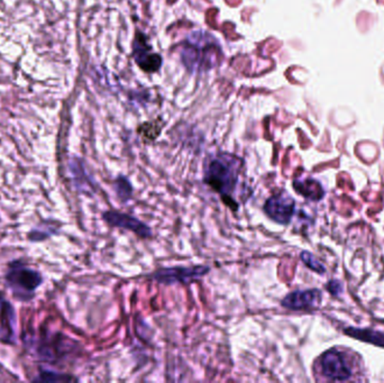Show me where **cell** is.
<instances>
[{"label":"cell","mask_w":384,"mask_h":383,"mask_svg":"<svg viewBox=\"0 0 384 383\" xmlns=\"http://www.w3.org/2000/svg\"><path fill=\"white\" fill-rule=\"evenodd\" d=\"M363 372L361 355L352 350L332 348L321 354L315 362V373L332 382L360 380Z\"/></svg>","instance_id":"obj_1"},{"label":"cell","mask_w":384,"mask_h":383,"mask_svg":"<svg viewBox=\"0 0 384 383\" xmlns=\"http://www.w3.org/2000/svg\"><path fill=\"white\" fill-rule=\"evenodd\" d=\"M243 161L236 155L220 153L205 164V181L222 198H231L236 189Z\"/></svg>","instance_id":"obj_2"},{"label":"cell","mask_w":384,"mask_h":383,"mask_svg":"<svg viewBox=\"0 0 384 383\" xmlns=\"http://www.w3.org/2000/svg\"><path fill=\"white\" fill-rule=\"evenodd\" d=\"M220 56V45L215 41L214 36L197 32L184 42L181 56L188 69L205 71L216 66Z\"/></svg>","instance_id":"obj_3"},{"label":"cell","mask_w":384,"mask_h":383,"mask_svg":"<svg viewBox=\"0 0 384 383\" xmlns=\"http://www.w3.org/2000/svg\"><path fill=\"white\" fill-rule=\"evenodd\" d=\"M5 281L16 299L28 301L33 299L36 290L43 284V276L39 271L30 269L20 261H15L8 265Z\"/></svg>","instance_id":"obj_4"},{"label":"cell","mask_w":384,"mask_h":383,"mask_svg":"<svg viewBox=\"0 0 384 383\" xmlns=\"http://www.w3.org/2000/svg\"><path fill=\"white\" fill-rule=\"evenodd\" d=\"M209 272V267L197 265L192 267H165L155 271L150 278L160 284H191Z\"/></svg>","instance_id":"obj_5"},{"label":"cell","mask_w":384,"mask_h":383,"mask_svg":"<svg viewBox=\"0 0 384 383\" xmlns=\"http://www.w3.org/2000/svg\"><path fill=\"white\" fill-rule=\"evenodd\" d=\"M296 202L287 193H277L270 197L264 205V212L272 221L281 225H288L294 217Z\"/></svg>","instance_id":"obj_6"},{"label":"cell","mask_w":384,"mask_h":383,"mask_svg":"<svg viewBox=\"0 0 384 383\" xmlns=\"http://www.w3.org/2000/svg\"><path fill=\"white\" fill-rule=\"evenodd\" d=\"M146 36L138 32L134 41V59L136 63L146 72H155L160 69L162 59L152 51L151 45L148 44Z\"/></svg>","instance_id":"obj_7"},{"label":"cell","mask_w":384,"mask_h":383,"mask_svg":"<svg viewBox=\"0 0 384 383\" xmlns=\"http://www.w3.org/2000/svg\"><path fill=\"white\" fill-rule=\"evenodd\" d=\"M104 219L110 226L127 229L140 236V238H148L152 236L151 229L142 223L138 218L119 212H106Z\"/></svg>","instance_id":"obj_8"},{"label":"cell","mask_w":384,"mask_h":383,"mask_svg":"<svg viewBox=\"0 0 384 383\" xmlns=\"http://www.w3.org/2000/svg\"><path fill=\"white\" fill-rule=\"evenodd\" d=\"M321 291L318 289L298 290L284 297L281 305L290 310H309L320 305Z\"/></svg>","instance_id":"obj_9"},{"label":"cell","mask_w":384,"mask_h":383,"mask_svg":"<svg viewBox=\"0 0 384 383\" xmlns=\"http://www.w3.org/2000/svg\"><path fill=\"white\" fill-rule=\"evenodd\" d=\"M0 314H1V329H3V341L13 343L15 339V327H16V314L9 301L6 300L0 293Z\"/></svg>","instance_id":"obj_10"},{"label":"cell","mask_w":384,"mask_h":383,"mask_svg":"<svg viewBox=\"0 0 384 383\" xmlns=\"http://www.w3.org/2000/svg\"><path fill=\"white\" fill-rule=\"evenodd\" d=\"M294 188L296 193L311 202H319L325 195L323 186L317 180L311 179V178L294 180Z\"/></svg>","instance_id":"obj_11"},{"label":"cell","mask_w":384,"mask_h":383,"mask_svg":"<svg viewBox=\"0 0 384 383\" xmlns=\"http://www.w3.org/2000/svg\"><path fill=\"white\" fill-rule=\"evenodd\" d=\"M345 334L354 339H360L363 342L378 345L380 348H384V333L372 331V329H360V328H346Z\"/></svg>","instance_id":"obj_12"},{"label":"cell","mask_w":384,"mask_h":383,"mask_svg":"<svg viewBox=\"0 0 384 383\" xmlns=\"http://www.w3.org/2000/svg\"><path fill=\"white\" fill-rule=\"evenodd\" d=\"M114 189H115L117 196H119L123 202H126V200H128V199L132 197V186H131V183H129V181L126 178H117L115 183H114Z\"/></svg>","instance_id":"obj_13"},{"label":"cell","mask_w":384,"mask_h":383,"mask_svg":"<svg viewBox=\"0 0 384 383\" xmlns=\"http://www.w3.org/2000/svg\"><path fill=\"white\" fill-rule=\"evenodd\" d=\"M300 259H301L302 262L305 263V265H307V267H309L313 272L319 273V274H323V273L326 272V267H325V265H323L313 254H311V252H301V254H300Z\"/></svg>","instance_id":"obj_14"},{"label":"cell","mask_w":384,"mask_h":383,"mask_svg":"<svg viewBox=\"0 0 384 383\" xmlns=\"http://www.w3.org/2000/svg\"><path fill=\"white\" fill-rule=\"evenodd\" d=\"M72 378L68 375H60V373L52 372V371H44L36 378L35 381H43V382H61V381H70Z\"/></svg>","instance_id":"obj_15"},{"label":"cell","mask_w":384,"mask_h":383,"mask_svg":"<svg viewBox=\"0 0 384 383\" xmlns=\"http://www.w3.org/2000/svg\"><path fill=\"white\" fill-rule=\"evenodd\" d=\"M326 288L332 295L337 296L338 293H342V290H343V284L338 281V280H332V281L327 284Z\"/></svg>","instance_id":"obj_16"},{"label":"cell","mask_w":384,"mask_h":383,"mask_svg":"<svg viewBox=\"0 0 384 383\" xmlns=\"http://www.w3.org/2000/svg\"><path fill=\"white\" fill-rule=\"evenodd\" d=\"M0 339H3V329L0 327Z\"/></svg>","instance_id":"obj_17"}]
</instances>
